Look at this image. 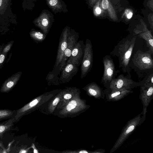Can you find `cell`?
I'll use <instances>...</instances> for the list:
<instances>
[{"label": "cell", "instance_id": "6da1fadb", "mask_svg": "<svg viewBox=\"0 0 153 153\" xmlns=\"http://www.w3.org/2000/svg\"><path fill=\"white\" fill-rule=\"evenodd\" d=\"M136 40V37L134 35H129L123 38L110 53L111 55L117 57L119 68L128 75H131L130 59Z\"/></svg>", "mask_w": 153, "mask_h": 153}, {"label": "cell", "instance_id": "7a4b0ae2", "mask_svg": "<svg viewBox=\"0 0 153 153\" xmlns=\"http://www.w3.org/2000/svg\"><path fill=\"white\" fill-rule=\"evenodd\" d=\"M146 118V116L140 113L128 121L123 129L110 153L113 152L120 147L136 128L144 122Z\"/></svg>", "mask_w": 153, "mask_h": 153}, {"label": "cell", "instance_id": "3957f363", "mask_svg": "<svg viewBox=\"0 0 153 153\" xmlns=\"http://www.w3.org/2000/svg\"><path fill=\"white\" fill-rule=\"evenodd\" d=\"M149 51L144 52L138 50L134 54L132 59L131 66L135 70L143 73L152 70L153 60L152 56L153 54Z\"/></svg>", "mask_w": 153, "mask_h": 153}, {"label": "cell", "instance_id": "277c9868", "mask_svg": "<svg viewBox=\"0 0 153 153\" xmlns=\"http://www.w3.org/2000/svg\"><path fill=\"white\" fill-rule=\"evenodd\" d=\"M71 27L66 26L63 29L59 40L56 60L53 69L48 74L46 79L48 80H55V75L62 59L64 52L67 45L68 36Z\"/></svg>", "mask_w": 153, "mask_h": 153}, {"label": "cell", "instance_id": "5b68a950", "mask_svg": "<svg viewBox=\"0 0 153 153\" xmlns=\"http://www.w3.org/2000/svg\"><path fill=\"white\" fill-rule=\"evenodd\" d=\"M104 71L101 79V83L106 88H108L111 81L120 72L116 69L115 64L111 56L106 55L103 58Z\"/></svg>", "mask_w": 153, "mask_h": 153}, {"label": "cell", "instance_id": "8992f818", "mask_svg": "<svg viewBox=\"0 0 153 153\" xmlns=\"http://www.w3.org/2000/svg\"><path fill=\"white\" fill-rule=\"evenodd\" d=\"M142 81L135 82L131 78V75L121 74L111 82L108 88L113 90H131L142 85Z\"/></svg>", "mask_w": 153, "mask_h": 153}, {"label": "cell", "instance_id": "52a82bcc", "mask_svg": "<svg viewBox=\"0 0 153 153\" xmlns=\"http://www.w3.org/2000/svg\"><path fill=\"white\" fill-rule=\"evenodd\" d=\"M79 37L78 33L74 29L71 28L68 36L67 46L64 52L62 59L56 74L55 80H58V76L61 71L67 60L70 56L73 48L78 42Z\"/></svg>", "mask_w": 153, "mask_h": 153}, {"label": "cell", "instance_id": "ba28073f", "mask_svg": "<svg viewBox=\"0 0 153 153\" xmlns=\"http://www.w3.org/2000/svg\"><path fill=\"white\" fill-rule=\"evenodd\" d=\"M93 50L91 42L87 39L85 44L84 53L81 64L80 78L85 77L91 70L93 65Z\"/></svg>", "mask_w": 153, "mask_h": 153}, {"label": "cell", "instance_id": "9c48e42d", "mask_svg": "<svg viewBox=\"0 0 153 153\" xmlns=\"http://www.w3.org/2000/svg\"><path fill=\"white\" fill-rule=\"evenodd\" d=\"M54 17L53 14L48 10L44 9L33 22L36 27L40 29L47 35L54 21Z\"/></svg>", "mask_w": 153, "mask_h": 153}, {"label": "cell", "instance_id": "30bf717a", "mask_svg": "<svg viewBox=\"0 0 153 153\" xmlns=\"http://www.w3.org/2000/svg\"><path fill=\"white\" fill-rule=\"evenodd\" d=\"M139 99L143 105L141 114L146 116L147 108L153 98V84H148L140 86Z\"/></svg>", "mask_w": 153, "mask_h": 153}, {"label": "cell", "instance_id": "8fae6325", "mask_svg": "<svg viewBox=\"0 0 153 153\" xmlns=\"http://www.w3.org/2000/svg\"><path fill=\"white\" fill-rule=\"evenodd\" d=\"M85 44L83 40L77 42L74 47L71 55L67 61L78 67L81 64L84 53Z\"/></svg>", "mask_w": 153, "mask_h": 153}, {"label": "cell", "instance_id": "7c38bea8", "mask_svg": "<svg viewBox=\"0 0 153 153\" xmlns=\"http://www.w3.org/2000/svg\"><path fill=\"white\" fill-rule=\"evenodd\" d=\"M103 91L107 101L109 102L119 101L133 92L132 90H113L108 88Z\"/></svg>", "mask_w": 153, "mask_h": 153}, {"label": "cell", "instance_id": "4fadbf2b", "mask_svg": "<svg viewBox=\"0 0 153 153\" xmlns=\"http://www.w3.org/2000/svg\"><path fill=\"white\" fill-rule=\"evenodd\" d=\"M78 69L77 66L70 62L67 61L62 69L58 81L63 83L69 82L76 74Z\"/></svg>", "mask_w": 153, "mask_h": 153}, {"label": "cell", "instance_id": "5bb4252c", "mask_svg": "<svg viewBox=\"0 0 153 153\" xmlns=\"http://www.w3.org/2000/svg\"><path fill=\"white\" fill-rule=\"evenodd\" d=\"M22 74V72H18L6 79L2 85L0 91L7 93L12 90L17 83Z\"/></svg>", "mask_w": 153, "mask_h": 153}, {"label": "cell", "instance_id": "9a60e30c", "mask_svg": "<svg viewBox=\"0 0 153 153\" xmlns=\"http://www.w3.org/2000/svg\"><path fill=\"white\" fill-rule=\"evenodd\" d=\"M83 89L88 95L97 99H104L105 94L102 88L96 83L92 82L89 83Z\"/></svg>", "mask_w": 153, "mask_h": 153}, {"label": "cell", "instance_id": "2e32d148", "mask_svg": "<svg viewBox=\"0 0 153 153\" xmlns=\"http://www.w3.org/2000/svg\"><path fill=\"white\" fill-rule=\"evenodd\" d=\"M48 7L55 14L58 13L68 12L67 6L62 0H45Z\"/></svg>", "mask_w": 153, "mask_h": 153}, {"label": "cell", "instance_id": "e0dca14e", "mask_svg": "<svg viewBox=\"0 0 153 153\" xmlns=\"http://www.w3.org/2000/svg\"><path fill=\"white\" fill-rule=\"evenodd\" d=\"M14 123L13 117L0 123V139L2 138L5 133L12 129Z\"/></svg>", "mask_w": 153, "mask_h": 153}, {"label": "cell", "instance_id": "ac0fdd59", "mask_svg": "<svg viewBox=\"0 0 153 153\" xmlns=\"http://www.w3.org/2000/svg\"><path fill=\"white\" fill-rule=\"evenodd\" d=\"M30 35L31 38L37 42H41L44 40L46 38V35L43 32L32 29L30 32Z\"/></svg>", "mask_w": 153, "mask_h": 153}, {"label": "cell", "instance_id": "d6986e66", "mask_svg": "<svg viewBox=\"0 0 153 153\" xmlns=\"http://www.w3.org/2000/svg\"><path fill=\"white\" fill-rule=\"evenodd\" d=\"M16 111L17 110L9 109H0V121L14 117L16 114Z\"/></svg>", "mask_w": 153, "mask_h": 153}, {"label": "cell", "instance_id": "ffe728a7", "mask_svg": "<svg viewBox=\"0 0 153 153\" xmlns=\"http://www.w3.org/2000/svg\"><path fill=\"white\" fill-rule=\"evenodd\" d=\"M78 103V100H71L66 105L64 109V111H66V112L68 113L73 112L78 107L79 105Z\"/></svg>", "mask_w": 153, "mask_h": 153}, {"label": "cell", "instance_id": "44dd1931", "mask_svg": "<svg viewBox=\"0 0 153 153\" xmlns=\"http://www.w3.org/2000/svg\"><path fill=\"white\" fill-rule=\"evenodd\" d=\"M13 42L14 41L12 40L8 42L6 45H5L3 47L2 52L7 53L12 48Z\"/></svg>", "mask_w": 153, "mask_h": 153}, {"label": "cell", "instance_id": "7402d4cb", "mask_svg": "<svg viewBox=\"0 0 153 153\" xmlns=\"http://www.w3.org/2000/svg\"><path fill=\"white\" fill-rule=\"evenodd\" d=\"M7 53L1 52L0 54V69L2 68L5 62Z\"/></svg>", "mask_w": 153, "mask_h": 153}, {"label": "cell", "instance_id": "603a6c76", "mask_svg": "<svg viewBox=\"0 0 153 153\" xmlns=\"http://www.w3.org/2000/svg\"><path fill=\"white\" fill-rule=\"evenodd\" d=\"M62 91L60 92L59 94V96H58L57 97H56L52 101L51 105V108H54L55 106L57 105L60 100V97L62 95Z\"/></svg>", "mask_w": 153, "mask_h": 153}, {"label": "cell", "instance_id": "cb8c5ba5", "mask_svg": "<svg viewBox=\"0 0 153 153\" xmlns=\"http://www.w3.org/2000/svg\"><path fill=\"white\" fill-rule=\"evenodd\" d=\"M102 4V7L104 9H107L109 6V3L108 0H103Z\"/></svg>", "mask_w": 153, "mask_h": 153}, {"label": "cell", "instance_id": "d4e9b609", "mask_svg": "<svg viewBox=\"0 0 153 153\" xmlns=\"http://www.w3.org/2000/svg\"><path fill=\"white\" fill-rule=\"evenodd\" d=\"M96 11L97 13L98 14H100L101 12V10L100 8L99 7H97L96 9Z\"/></svg>", "mask_w": 153, "mask_h": 153}, {"label": "cell", "instance_id": "484cf974", "mask_svg": "<svg viewBox=\"0 0 153 153\" xmlns=\"http://www.w3.org/2000/svg\"><path fill=\"white\" fill-rule=\"evenodd\" d=\"M132 16V13L131 12H130L127 15V18L128 19L131 18Z\"/></svg>", "mask_w": 153, "mask_h": 153}, {"label": "cell", "instance_id": "4316f807", "mask_svg": "<svg viewBox=\"0 0 153 153\" xmlns=\"http://www.w3.org/2000/svg\"><path fill=\"white\" fill-rule=\"evenodd\" d=\"M4 47V45H0V54L2 51Z\"/></svg>", "mask_w": 153, "mask_h": 153}, {"label": "cell", "instance_id": "83f0119b", "mask_svg": "<svg viewBox=\"0 0 153 153\" xmlns=\"http://www.w3.org/2000/svg\"><path fill=\"white\" fill-rule=\"evenodd\" d=\"M26 151L25 150H21L20 151L19 153H26Z\"/></svg>", "mask_w": 153, "mask_h": 153}, {"label": "cell", "instance_id": "f1b7e54d", "mask_svg": "<svg viewBox=\"0 0 153 153\" xmlns=\"http://www.w3.org/2000/svg\"><path fill=\"white\" fill-rule=\"evenodd\" d=\"M33 152L34 153H38V152L37 151L36 149H34Z\"/></svg>", "mask_w": 153, "mask_h": 153}]
</instances>
